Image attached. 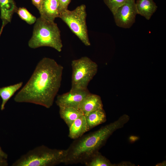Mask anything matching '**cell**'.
Listing matches in <instances>:
<instances>
[{
  "label": "cell",
  "mask_w": 166,
  "mask_h": 166,
  "mask_svg": "<svg viewBox=\"0 0 166 166\" xmlns=\"http://www.w3.org/2000/svg\"><path fill=\"white\" fill-rule=\"evenodd\" d=\"M63 69L54 59L42 58L28 81L15 96L14 101L49 108L60 87Z\"/></svg>",
  "instance_id": "obj_1"
},
{
  "label": "cell",
  "mask_w": 166,
  "mask_h": 166,
  "mask_svg": "<svg viewBox=\"0 0 166 166\" xmlns=\"http://www.w3.org/2000/svg\"><path fill=\"white\" fill-rule=\"evenodd\" d=\"M129 119L128 115L124 114L114 122L75 139L66 149L64 164H84L94 154L99 151L113 133L122 128Z\"/></svg>",
  "instance_id": "obj_2"
},
{
  "label": "cell",
  "mask_w": 166,
  "mask_h": 166,
  "mask_svg": "<svg viewBox=\"0 0 166 166\" xmlns=\"http://www.w3.org/2000/svg\"><path fill=\"white\" fill-rule=\"evenodd\" d=\"M34 23L32 35L28 42L29 46L32 49L49 47L61 52L63 45L57 24L41 17L37 18Z\"/></svg>",
  "instance_id": "obj_3"
},
{
  "label": "cell",
  "mask_w": 166,
  "mask_h": 166,
  "mask_svg": "<svg viewBox=\"0 0 166 166\" xmlns=\"http://www.w3.org/2000/svg\"><path fill=\"white\" fill-rule=\"evenodd\" d=\"M66 150L52 149L42 145L22 156L12 166H54L64 163Z\"/></svg>",
  "instance_id": "obj_4"
},
{
  "label": "cell",
  "mask_w": 166,
  "mask_h": 166,
  "mask_svg": "<svg viewBox=\"0 0 166 166\" xmlns=\"http://www.w3.org/2000/svg\"><path fill=\"white\" fill-rule=\"evenodd\" d=\"M86 6L82 4L72 10L67 9L59 18L69 27L72 32L86 46L91 45L86 25Z\"/></svg>",
  "instance_id": "obj_5"
},
{
  "label": "cell",
  "mask_w": 166,
  "mask_h": 166,
  "mask_svg": "<svg viewBox=\"0 0 166 166\" xmlns=\"http://www.w3.org/2000/svg\"><path fill=\"white\" fill-rule=\"evenodd\" d=\"M71 89H86L89 82L97 73L98 65L86 56L73 60Z\"/></svg>",
  "instance_id": "obj_6"
},
{
  "label": "cell",
  "mask_w": 166,
  "mask_h": 166,
  "mask_svg": "<svg viewBox=\"0 0 166 166\" xmlns=\"http://www.w3.org/2000/svg\"><path fill=\"white\" fill-rule=\"evenodd\" d=\"M137 14L135 0H128L113 15L116 25L123 28H129L135 22Z\"/></svg>",
  "instance_id": "obj_7"
},
{
  "label": "cell",
  "mask_w": 166,
  "mask_h": 166,
  "mask_svg": "<svg viewBox=\"0 0 166 166\" xmlns=\"http://www.w3.org/2000/svg\"><path fill=\"white\" fill-rule=\"evenodd\" d=\"M90 93L88 89H70L69 92L58 96L55 102L59 107H71L78 109L82 101Z\"/></svg>",
  "instance_id": "obj_8"
},
{
  "label": "cell",
  "mask_w": 166,
  "mask_h": 166,
  "mask_svg": "<svg viewBox=\"0 0 166 166\" xmlns=\"http://www.w3.org/2000/svg\"><path fill=\"white\" fill-rule=\"evenodd\" d=\"M102 108L103 104L101 97L90 93L81 102L78 109L85 116L93 111Z\"/></svg>",
  "instance_id": "obj_9"
},
{
  "label": "cell",
  "mask_w": 166,
  "mask_h": 166,
  "mask_svg": "<svg viewBox=\"0 0 166 166\" xmlns=\"http://www.w3.org/2000/svg\"><path fill=\"white\" fill-rule=\"evenodd\" d=\"M59 0H43L39 11L40 17L47 20L54 22L59 18Z\"/></svg>",
  "instance_id": "obj_10"
},
{
  "label": "cell",
  "mask_w": 166,
  "mask_h": 166,
  "mask_svg": "<svg viewBox=\"0 0 166 166\" xmlns=\"http://www.w3.org/2000/svg\"><path fill=\"white\" fill-rule=\"evenodd\" d=\"M18 9L14 0H0V17L2 22L0 35L4 27L11 22Z\"/></svg>",
  "instance_id": "obj_11"
},
{
  "label": "cell",
  "mask_w": 166,
  "mask_h": 166,
  "mask_svg": "<svg viewBox=\"0 0 166 166\" xmlns=\"http://www.w3.org/2000/svg\"><path fill=\"white\" fill-rule=\"evenodd\" d=\"M84 116L87 131L106 121V113L103 108L97 109Z\"/></svg>",
  "instance_id": "obj_12"
},
{
  "label": "cell",
  "mask_w": 166,
  "mask_h": 166,
  "mask_svg": "<svg viewBox=\"0 0 166 166\" xmlns=\"http://www.w3.org/2000/svg\"><path fill=\"white\" fill-rule=\"evenodd\" d=\"M136 5L137 14L149 20L157 6L153 0H137Z\"/></svg>",
  "instance_id": "obj_13"
},
{
  "label": "cell",
  "mask_w": 166,
  "mask_h": 166,
  "mask_svg": "<svg viewBox=\"0 0 166 166\" xmlns=\"http://www.w3.org/2000/svg\"><path fill=\"white\" fill-rule=\"evenodd\" d=\"M69 130V137L74 140L81 136L87 132L85 116L82 115L76 119Z\"/></svg>",
  "instance_id": "obj_14"
},
{
  "label": "cell",
  "mask_w": 166,
  "mask_h": 166,
  "mask_svg": "<svg viewBox=\"0 0 166 166\" xmlns=\"http://www.w3.org/2000/svg\"><path fill=\"white\" fill-rule=\"evenodd\" d=\"M59 114L69 128L75 121L83 115L78 109L74 108L60 107Z\"/></svg>",
  "instance_id": "obj_15"
},
{
  "label": "cell",
  "mask_w": 166,
  "mask_h": 166,
  "mask_svg": "<svg viewBox=\"0 0 166 166\" xmlns=\"http://www.w3.org/2000/svg\"><path fill=\"white\" fill-rule=\"evenodd\" d=\"M22 85L23 82H21L13 85L0 88V97L2 99L0 109L2 111L4 110L7 101Z\"/></svg>",
  "instance_id": "obj_16"
},
{
  "label": "cell",
  "mask_w": 166,
  "mask_h": 166,
  "mask_svg": "<svg viewBox=\"0 0 166 166\" xmlns=\"http://www.w3.org/2000/svg\"><path fill=\"white\" fill-rule=\"evenodd\" d=\"M86 166H115L99 151L94 154L85 164Z\"/></svg>",
  "instance_id": "obj_17"
},
{
  "label": "cell",
  "mask_w": 166,
  "mask_h": 166,
  "mask_svg": "<svg viewBox=\"0 0 166 166\" xmlns=\"http://www.w3.org/2000/svg\"><path fill=\"white\" fill-rule=\"evenodd\" d=\"M16 13L22 20L29 25H32L37 20L36 17L32 15L26 8L24 7L18 8Z\"/></svg>",
  "instance_id": "obj_18"
},
{
  "label": "cell",
  "mask_w": 166,
  "mask_h": 166,
  "mask_svg": "<svg viewBox=\"0 0 166 166\" xmlns=\"http://www.w3.org/2000/svg\"><path fill=\"white\" fill-rule=\"evenodd\" d=\"M128 0H103L105 4L113 15L117 9Z\"/></svg>",
  "instance_id": "obj_19"
},
{
  "label": "cell",
  "mask_w": 166,
  "mask_h": 166,
  "mask_svg": "<svg viewBox=\"0 0 166 166\" xmlns=\"http://www.w3.org/2000/svg\"><path fill=\"white\" fill-rule=\"evenodd\" d=\"M71 0H59L58 10L59 15L61 13L68 9V6Z\"/></svg>",
  "instance_id": "obj_20"
},
{
  "label": "cell",
  "mask_w": 166,
  "mask_h": 166,
  "mask_svg": "<svg viewBox=\"0 0 166 166\" xmlns=\"http://www.w3.org/2000/svg\"><path fill=\"white\" fill-rule=\"evenodd\" d=\"M32 4L38 9L39 12L40 10L43 0H31Z\"/></svg>",
  "instance_id": "obj_21"
},
{
  "label": "cell",
  "mask_w": 166,
  "mask_h": 166,
  "mask_svg": "<svg viewBox=\"0 0 166 166\" xmlns=\"http://www.w3.org/2000/svg\"><path fill=\"white\" fill-rule=\"evenodd\" d=\"M7 157L8 155L3 151L0 146V158L7 159Z\"/></svg>",
  "instance_id": "obj_22"
},
{
  "label": "cell",
  "mask_w": 166,
  "mask_h": 166,
  "mask_svg": "<svg viewBox=\"0 0 166 166\" xmlns=\"http://www.w3.org/2000/svg\"><path fill=\"white\" fill-rule=\"evenodd\" d=\"M8 165L6 159L0 158V166H7Z\"/></svg>",
  "instance_id": "obj_23"
}]
</instances>
